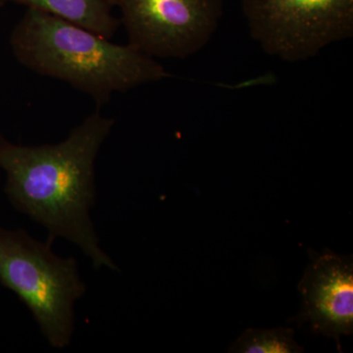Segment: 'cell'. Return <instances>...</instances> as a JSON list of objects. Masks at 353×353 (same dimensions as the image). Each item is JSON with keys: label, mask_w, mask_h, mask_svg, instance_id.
Returning <instances> with one entry per match:
<instances>
[{"label": "cell", "mask_w": 353, "mask_h": 353, "mask_svg": "<svg viewBox=\"0 0 353 353\" xmlns=\"http://www.w3.org/2000/svg\"><path fill=\"white\" fill-rule=\"evenodd\" d=\"M115 121L99 108L57 145H22L0 134V168L6 171L4 192L13 208L80 248L95 269L119 271L101 250L90 219L95 204L94 163Z\"/></svg>", "instance_id": "1"}, {"label": "cell", "mask_w": 353, "mask_h": 353, "mask_svg": "<svg viewBox=\"0 0 353 353\" xmlns=\"http://www.w3.org/2000/svg\"><path fill=\"white\" fill-rule=\"evenodd\" d=\"M14 57L34 73L68 83L99 108L115 92L160 82L170 74L155 58L50 14L27 9L10 34Z\"/></svg>", "instance_id": "2"}, {"label": "cell", "mask_w": 353, "mask_h": 353, "mask_svg": "<svg viewBox=\"0 0 353 353\" xmlns=\"http://www.w3.org/2000/svg\"><path fill=\"white\" fill-rule=\"evenodd\" d=\"M54 240L32 239L23 229L0 227V284L31 311L51 347H68L75 328V303L87 290L74 257L52 252Z\"/></svg>", "instance_id": "3"}, {"label": "cell", "mask_w": 353, "mask_h": 353, "mask_svg": "<svg viewBox=\"0 0 353 353\" xmlns=\"http://www.w3.org/2000/svg\"><path fill=\"white\" fill-rule=\"evenodd\" d=\"M250 36L270 57L301 62L353 36V0H241Z\"/></svg>", "instance_id": "4"}, {"label": "cell", "mask_w": 353, "mask_h": 353, "mask_svg": "<svg viewBox=\"0 0 353 353\" xmlns=\"http://www.w3.org/2000/svg\"><path fill=\"white\" fill-rule=\"evenodd\" d=\"M130 46L152 58L185 59L216 34L223 0H113Z\"/></svg>", "instance_id": "5"}, {"label": "cell", "mask_w": 353, "mask_h": 353, "mask_svg": "<svg viewBox=\"0 0 353 353\" xmlns=\"http://www.w3.org/2000/svg\"><path fill=\"white\" fill-rule=\"evenodd\" d=\"M310 262L299 284L301 307L296 321L309 323L317 334L334 339L341 352V336L353 334V259L326 248L308 250Z\"/></svg>", "instance_id": "6"}, {"label": "cell", "mask_w": 353, "mask_h": 353, "mask_svg": "<svg viewBox=\"0 0 353 353\" xmlns=\"http://www.w3.org/2000/svg\"><path fill=\"white\" fill-rule=\"evenodd\" d=\"M67 21L111 39L121 24L113 0H4Z\"/></svg>", "instance_id": "7"}, {"label": "cell", "mask_w": 353, "mask_h": 353, "mask_svg": "<svg viewBox=\"0 0 353 353\" xmlns=\"http://www.w3.org/2000/svg\"><path fill=\"white\" fill-rule=\"evenodd\" d=\"M238 353H301L303 347L294 340V331L287 327L248 329L229 347Z\"/></svg>", "instance_id": "8"}, {"label": "cell", "mask_w": 353, "mask_h": 353, "mask_svg": "<svg viewBox=\"0 0 353 353\" xmlns=\"http://www.w3.org/2000/svg\"><path fill=\"white\" fill-rule=\"evenodd\" d=\"M4 3H6V1H4V0H0V6H3Z\"/></svg>", "instance_id": "9"}]
</instances>
